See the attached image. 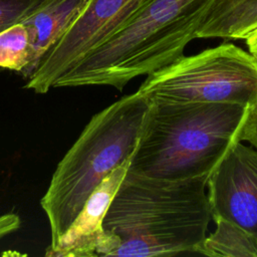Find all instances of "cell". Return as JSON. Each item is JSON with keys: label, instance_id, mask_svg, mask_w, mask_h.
<instances>
[{"label": "cell", "instance_id": "6da1fadb", "mask_svg": "<svg viewBox=\"0 0 257 257\" xmlns=\"http://www.w3.org/2000/svg\"><path fill=\"white\" fill-rule=\"evenodd\" d=\"M207 179L166 180L126 171L105 213L96 256L196 253L212 220Z\"/></svg>", "mask_w": 257, "mask_h": 257}, {"label": "cell", "instance_id": "7a4b0ae2", "mask_svg": "<svg viewBox=\"0 0 257 257\" xmlns=\"http://www.w3.org/2000/svg\"><path fill=\"white\" fill-rule=\"evenodd\" d=\"M219 0H149L118 31L62 73L53 87L109 85L158 71L186 46Z\"/></svg>", "mask_w": 257, "mask_h": 257}, {"label": "cell", "instance_id": "3957f363", "mask_svg": "<svg viewBox=\"0 0 257 257\" xmlns=\"http://www.w3.org/2000/svg\"><path fill=\"white\" fill-rule=\"evenodd\" d=\"M247 107L151 101L127 172L166 180L209 177L239 142Z\"/></svg>", "mask_w": 257, "mask_h": 257}, {"label": "cell", "instance_id": "277c9868", "mask_svg": "<svg viewBox=\"0 0 257 257\" xmlns=\"http://www.w3.org/2000/svg\"><path fill=\"white\" fill-rule=\"evenodd\" d=\"M150 104L136 91L107 105L60 160L40 200L50 228L49 246L57 243L99 183L131 159Z\"/></svg>", "mask_w": 257, "mask_h": 257}, {"label": "cell", "instance_id": "5b68a950", "mask_svg": "<svg viewBox=\"0 0 257 257\" xmlns=\"http://www.w3.org/2000/svg\"><path fill=\"white\" fill-rule=\"evenodd\" d=\"M137 91L150 101L249 106L257 99V59L249 51L224 42L183 55L149 74Z\"/></svg>", "mask_w": 257, "mask_h": 257}, {"label": "cell", "instance_id": "8992f818", "mask_svg": "<svg viewBox=\"0 0 257 257\" xmlns=\"http://www.w3.org/2000/svg\"><path fill=\"white\" fill-rule=\"evenodd\" d=\"M149 0H88L60 39L43 55L25 87L45 93L54 81L118 31Z\"/></svg>", "mask_w": 257, "mask_h": 257}, {"label": "cell", "instance_id": "52a82bcc", "mask_svg": "<svg viewBox=\"0 0 257 257\" xmlns=\"http://www.w3.org/2000/svg\"><path fill=\"white\" fill-rule=\"evenodd\" d=\"M212 219L233 222L257 236V150L235 142L207 179Z\"/></svg>", "mask_w": 257, "mask_h": 257}, {"label": "cell", "instance_id": "ba28073f", "mask_svg": "<svg viewBox=\"0 0 257 257\" xmlns=\"http://www.w3.org/2000/svg\"><path fill=\"white\" fill-rule=\"evenodd\" d=\"M130 160L109 173L92 191L82 209L54 246L46 249V256L90 257L103 232L105 213L126 174Z\"/></svg>", "mask_w": 257, "mask_h": 257}, {"label": "cell", "instance_id": "9c48e42d", "mask_svg": "<svg viewBox=\"0 0 257 257\" xmlns=\"http://www.w3.org/2000/svg\"><path fill=\"white\" fill-rule=\"evenodd\" d=\"M88 0H41L22 23L29 35L30 58L22 72L28 78L43 55L60 39Z\"/></svg>", "mask_w": 257, "mask_h": 257}, {"label": "cell", "instance_id": "30bf717a", "mask_svg": "<svg viewBox=\"0 0 257 257\" xmlns=\"http://www.w3.org/2000/svg\"><path fill=\"white\" fill-rule=\"evenodd\" d=\"M257 28V0H244L210 13L197 38L245 39Z\"/></svg>", "mask_w": 257, "mask_h": 257}, {"label": "cell", "instance_id": "8fae6325", "mask_svg": "<svg viewBox=\"0 0 257 257\" xmlns=\"http://www.w3.org/2000/svg\"><path fill=\"white\" fill-rule=\"evenodd\" d=\"M216 229L207 235L196 253L222 257H257V236L243 227L224 219H217Z\"/></svg>", "mask_w": 257, "mask_h": 257}, {"label": "cell", "instance_id": "7c38bea8", "mask_svg": "<svg viewBox=\"0 0 257 257\" xmlns=\"http://www.w3.org/2000/svg\"><path fill=\"white\" fill-rule=\"evenodd\" d=\"M30 58V42L26 27L17 23L0 32V67L23 72Z\"/></svg>", "mask_w": 257, "mask_h": 257}, {"label": "cell", "instance_id": "4fadbf2b", "mask_svg": "<svg viewBox=\"0 0 257 257\" xmlns=\"http://www.w3.org/2000/svg\"><path fill=\"white\" fill-rule=\"evenodd\" d=\"M41 0H0V32L20 23Z\"/></svg>", "mask_w": 257, "mask_h": 257}, {"label": "cell", "instance_id": "5bb4252c", "mask_svg": "<svg viewBox=\"0 0 257 257\" xmlns=\"http://www.w3.org/2000/svg\"><path fill=\"white\" fill-rule=\"evenodd\" d=\"M238 141L246 142L257 150V99L247 107L246 115L238 133Z\"/></svg>", "mask_w": 257, "mask_h": 257}, {"label": "cell", "instance_id": "9a60e30c", "mask_svg": "<svg viewBox=\"0 0 257 257\" xmlns=\"http://www.w3.org/2000/svg\"><path fill=\"white\" fill-rule=\"evenodd\" d=\"M21 220L14 213H7L0 216V240L19 229Z\"/></svg>", "mask_w": 257, "mask_h": 257}, {"label": "cell", "instance_id": "2e32d148", "mask_svg": "<svg viewBox=\"0 0 257 257\" xmlns=\"http://www.w3.org/2000/svg\"><path fill=\"white\" fill-rule=\"evenodd\" d=\"M244 40L246 41L248 51L257 59V28L248 34Z\"/></svg>", "mask_w": 257, "mask_h": 257}, {"label": "cell", "instance_id": "e0dca14e", "mask_svg": "<svg viewBox=\"0 0 257 257\" xmlns=\"http://www.w3.org/2000/svg\"><path fill=\"white\" fill-rule=\"evenodd\" d=\"M241 1H244V0H219L218 4L216 5V7H215L212 11H214V10H220V9L229 7V6H231V5H234V4L239 3V2H241ZM212 11H211V12H212Z\"/></svg>", "mask_w": 257, "mask_h": 257}]
</instances>
